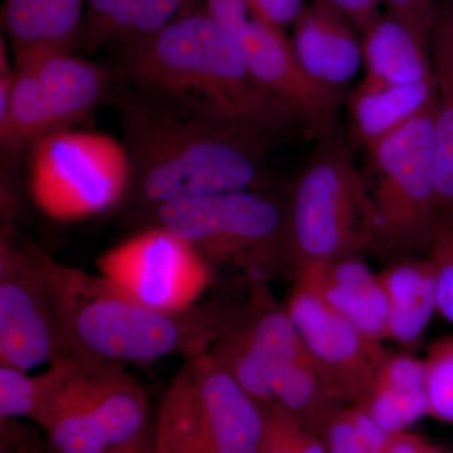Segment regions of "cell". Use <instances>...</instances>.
<instances>
[{
    "label": "cell",
    "instance_id": "obj_1",
    "mask_svg": "<svg viewBox=\"0 0 453 453\" xmlns=\"http://www.w3.org/2000/svg\"><path fill=\"white\" fill-rule=\"evenodd\" d=\"M107 100L119 113L131 162L125 202L151 217L179 199L258 190L266 184L270 140L113 79Z\"/></svg>",
    "mask_w": 453,
    "mask_h": 453
},
{
    "label": "cell",
    "instance_id": "obj_39",
    "mask_svg": "<svg viewBox=\"0 0 453 453\" xmlns=\"http://www.w3.org/2000/svg\"><path fill=\"white\" fill-rule=\"evenodd\" d=\"M423 453H449L445 451V449H440V447L432 445V443H427L426 446L425 451Z\"/></svg>",
    "mask_w": 453,
    "mask_h": 453
},
{
    "label": "cell",
    "instance_id": "obj_30",
    "mask_svg": "<svg viewBox=\"0 0 453 453\" xmlns=\"http://www.w3.org/2000/svg\"><path fill=\"white\" fill-rule=\"evenodd\" d=\"M43 377L27 374L20 369L0 365V417L2 421L32 419L40 403Z\"/></svg>",
    "mask_w": 453,
    "mask_h": 453
},
{
    "label": "cell",
    "instance_id": "obj_11",
    "mask_svg": "<svg viewBox=\"0 0 453 453\" xmlns=\"http://www.w3.org/2000/svg\"><path fill=\"white\" fill-rule=\"evenodd\" d=\"M77 360L27 246L0 243V365L29 372Z\"/></svg>",
    "mask_w": 453,
    "mask_h": 453
},
{
    "label": "cell",
    "instance_id": "obj_14",
    "mask_svg": "<svg viewBox=\"0 0 453 453\" xmlns=\"http://www.w3.org/2000/svg\"><path fill=\"white\" fill-rule=\"evenodd\" d=\"M16 55L26 56L35 67L50 131L71 129L109 97L113 81L110 67L52 47L18 50Z\"/></svg>",
    "mask_w": 453,
    "mask_h": 453
},
{
    "label": "cell",
    "instance_id": "obj_10",
    "mask_svg": "<svg viewBox=\"0 0 453 453\" xmlns=\"http://www.w3.org/2000/svg\"><path fill=\"white\" fill-rule=\"evenodd\" d=\"M211 265L192 244L157 225L98 258L100 275L146 306L178 311L196 305Z\"/></svg>",
    "mask_w": 453,
    "mask_h": 453
},
{
    "label": "cell",
    "instance_id": "obj_20",
    "mask_svg": "<svg viewBox=\"0 0 453 453\" xmlns=\"http://www.w3.org/2000/svg\"><path fill=\"white\" fill-rule=\"evenodd\" d=\"M438 103L437 80L408 85H362L350 97L357 142L372 148Z\"/></svg>",
    "mask_w": 453,
    "mask_h": 453
},
{
    "label": "cell",
    "instance_id": "obj_23",
    "mask_svg": "<svg viewBox=\"0 0 453 453\" xmlns=\"http://www.w3.org/2000/svg\"><path fill=\"white\" fill-rule=\"evenodd\" d=\"M155 453H219L193 383L189 362L173 381L157 416Z\"/></svg>",
    "mask_w": 453,
    "mask_h": 453
},
{
    "label": "cell",
    "instance_id": "obj_40",
    "mask_svg": "<svg viewBox=\"0 0 453 453\" xmlns=\"http://www.w3.org/2000/svg\"><path fill=\"white\" fill-rule=\"evenodd\" d=\"M311 3H330L329 0H311Z\"/></svg>",
    "mask_w": 453,
    "mask_h": 453
},
{
    "label": "cell",
    "instance_id": "obj_37",
    "mask_svg": "<svg viewBox=\"0 0 453 453\" xmlns=\"http://www.w3.org/2000/svg\"><path fill=\"white\" fill-rule=\"evenodd\" d=\"M104 453H155L154 441H151L148 432L144 431L129 442L112 447Z\"/></svg>",
    "mask_w": 453,
    "mask_h": 453
},
{
    "label": "cell",
    "instance_id": "obj_25",
    "mask_svg": "<svg viewBox=\"0 0 453 453\" xmlns=\"http://www.w3.org/2000/svg\"><path fill=\"white\" fill-rule=\"evenodd\" d=\"M440 91L436 119V187L438 217L453 220V55L436 56Z\"/></svg>",
    "mask_w": 453,
    "mask_h": 453
},
{
    "label": "cell",
    "instance_id": "obj_26",
    "mask_svg": "<svg viewBox=\"0 0 453 453\" xmlns=\"http://www.w3.org/2000/svg\"><path fill=\"white\" fill-rule=\"evenodd\" d=\"M319 436L327 453H384L390 437L357 404L336 405Z\"/></svg>",
    "mask_w": 453,
    "mask_h": 453
},
{
    "label": "cell",
    "instance_id": "obj_31",
    "mask_svg": "<svg viewBox=\"0 0 453 453\" xmlns=\"http://www.w3.org/2000/svg\"><path fill=\"white\" fill-rule=\"evenodd\" d=\"M429 259L437 275V311L453 324V220L438 223Z\"/></svg>",
    "mask_w": 453,
    "mask_h": 453
},
{
    "label": "cell",
    "instance_id": "obj_15",
    "mask_svg": "<svg viewBox=\"0 0 453 453\" xmlns=\"http://www.w3.org/2000/svg\"><path fill=\"white\" fill-rule=\"evenodd\" d=\"M296 282L318 295L360 332L375 340L387 339L388 300L378 273L362 255L296 266Z\"/></svg>",
    "mask_w": 453,
    "mask_h": 453
},
{
    "label": "cell",
    "instance_id": "obj_38",
    "mask_svg": "<svg viewBox=\"0 0 453 453\" xmlns=\"http://www.w3.org/2000/svg\"><path fill=\"white\" fill-rule=\"evenodd\" d=\"M436 22L442 23L443 26L449 27V29L452 28L453 31V9L451 12H449L442 19H436Z\"/></svg>",
    "mask_w": 453,
    "mask_h": 453
},
{
    "label": "cell",
    "instance_id": "obj_12",
    "mask_svg": "<svg viewBox=\"0 0 453 453\" xmlns=\"http://www.w3.org/2000/svg\"><path fill=\"white\" fill-rule=\"evenodd\" d=\"M295 326L325 392L338 404H357L372 388L389 351L296 282L288 303Z\"/></svg>",
    "mask_w": 453,
    "mask_h": 453
},
{
    "label": "cell",
    "instance_id": "obj_3",
    "mask_svg": "<svg viewBox=\"0 0 453 453\" xmlns=\"http://www.w3.org/2000/svg\"><path fill=\"white\" fill-rule=\"evenodd\" d=\"M55 305L77 360L148 363L170 356L207 353L235 309L222 301L178 311L146 306L105 277L65 267L27 244Z\"/></svg>",
    "mask_w": 453,
    "mask_h": 453
},
{
    "label": "cell",
    "instance_id": "obj_36",
    "mask_svg": "<svg viewBox=\"0 0 453 453\" xmlns=\"http://www.w3.org/2000/svg\"><path fill=\"white\" fill-rule=\"evenodd\" d=\"M7 449L3 453H42L37 442L29 437L28 434H23V432H16V429L9 432L7 429Z\"/></svg>",
    "mask_w": 453,
    "mask_h": 453
},
{
    "label": "cell",
    "instance_id": "obj_29",
    "mask_svg": "<svg viewBox=\"0 0 453 453\" xmlns=\"http://www.w3.org/2000/svg\"><path fill=\"white\" fill-rule=\"evenodd\" d=\"M429 414L453 425V334L436 340L425 359Z\"/></svg>",
    "mask_w": 453,
    "mask_h": 453
},
{
    "label": "cell",
    "instance_id": "obj_9",
    "mask_svg": "<svg viewBox=\"0 0 453 453\" xmlns=\"http://www.w3.org/2000/svg\"><path fill=\"white\" fill-rule=\"evenodd\" d=\"M231 35L259 82L318 135L330 136L338 113V91L316 82L301 68L285 31L251 0H201Z\"/></svg>",
    "mask_w": 453,
    "mask_h": 453
},
{
    "label": "cell",
    "instance_id": "obj_21",
    "mask_svg": "<svg viewBox=\"0 0 453 453\" xmlns=\"http://www.w3.org/2000/svg\"><path fill=\"white\" fill-rule=\"evenodd\" d=\"M86 0H4L2 27L14 52L52 47L73 50L82 44Z\"/></svg>",
    "mask_w": 453,
    "mask_h": 453
},
{
    "label": "cell",
    "instance_id": "obj_35",
    "mask_svg": "<svg viewBox=\"0 0 453 453\" xmlns=\"http://www.w3.org/2000/svg\"><path fill=\"white\" fill-rule=\"evenodd\" d=\"M427 443L422 437L404 431L389 437L384 453H423Z\"/></svg>",
    "mask_w": 453,
    "mask_h": 453
},
{
    "label": "cell",
    "instance_id": "obj_6",
    "mask_svg": "<svg viewBox=\"0 0 453 453\" xmlns=\"http://www.w3.org/2000/svg\"><path fill=\"white\" fill-rule=\"evenodd\" d=\"M288 219L290 258L296 266L372 249L371 186L347 150L329 145L310 160L292 193Z\"/></svg>",
    "mask_w": 453,
    "mask_h": 453
},
{
    "label": "cell",
    "instance_id": "obj_18",
    "mask_svg": "<svg viewBox=\"0 0 453 453\" xmlns=\"http://www.w3.org/2000/svg\"><path fill=\"white\" fill-rule=\"evenodd\" d=\"M427 43L389 12L363 33L365 85H408L436 79Z\"/></svg>",
    "mask_w": 453,
    "mask_h": 453
},
{
    "label": "cell",
    "instance_id": "obj_24",
    "mask_svg": "<svg viewBox=\"0 0 453 453\" xmlns=\"http://www.w3.org/2000/svg\"><path fill=\"white\" fill-rule=\"evenodd\" d=\"M271 395L273 403L296 414L318 434L338 405L325 392L314 363L303 345L290 365L280 372Z\"/></svg>",
    "mask_w": 453,
    "mask_h": 453
},
{
    "label": "cell",
    "instance_id": "obj_17",
    "mask_svg": "<svg viewBox=\"0 0 453 453\" xmlns=\"http://www.w3.org/2000/svg\"><path fill=\"white\" fill-rule=\"evenodd\" d=\"M357 27L332 3H311L294 23L291 44L297 61L316 82L338 91L365 61Z\"/></svg>",
    "mask_w": 453,
    "mask_h": 453
},
{
    "label": "cell",
    "instance_id": "obj_28",
    "mask_svg": "<svg viewBox=\"0 0 453 453\" xmlns=\"http://www.w3.org/2000/svg\"><path fill=\"white\" fill-rule=\"evenodd\" d=\"M262 412L259 453H327L321 437L296 414L276 403L262 404Z\"/></svg>",
    "mask_w": 453,
    "mask_h": 453
},
{
    "label": "cell",
    "instance_id": "obj_27",
    "mask_svg": "<svg viewBox=\"0 0 453 453\" xmlns=\"http://www.w3.org/2000/svg\"><path fill=\"white\" fill-rule=\"evenodd\" d=\"M387 434H401L429 414L427 388H399L374 381L357 403Z\"/></svg>",
    "mask_w": 453,
    "mask_h": 453
},
{
    "label": "cell",
    "instance_id": "obj_16",
    "mask_svg": "<svg viewBox=\"0 0 453 453\" xmlns=\"http://www.w3.org/2000/svg\"><path fill=\"white\" fill-rule=\"evenodd\" d=\"M203 412L219 453H259L262 404L210 351L188 360Z\"/></svg>",
    "mask_w": 453,
    "mask_h": 453
},
{
    "label": "cell",
    "instance_id": "obj_4",
    "mask_svg": "<svg viewBox=\"0 0 453 453\" xmlns=\"http://www.w3.org/2000/svg\"><path fill=\"white\" fill-rule=\"evenodd\" d=\"M145 389L120 363L65 360L43 372L31 421L53 453H104L145 431Z\"/></svg>",
    "mask_w": 453,
    "mask_h": 453
},
{
    "label": "cell",
    "instance_id": "obj_7",
    "mask_svg": "<svg viewBox=\"0 0 453 453\" xmlns=\"http://www.w3.org/2000/svg\"><path fill=\"white\" fill-rule=\"evenodd\" d=\"M33 202L50 219L96 216L125 201L131 162L124 142L103 133L50 131L27 145Z\"/></svg>",
    "mask_w": 453,
    "mask_h": 453
},
{
    "label": "cell",
    "instance_id": "obj_13",
    "mask_svg": "<svg viewBox=\"0 0 453 453\" xmlns=\"http://www.w3.org/2000/svg\"><path fill=\"white\" fill-rule=\"evenodd\" d=\"M303 348L288 306L256 280L210 353L259 404L273 403V383Z\"/></svg>",
    "mask_w": 453,
    "mask_h": 453
},
{
    "label": "cell",
    "instance_id": "obj_5",
    "mask_svg": "<svg viewBox=\"0 0 453 453\" xmlns=\"http://www.w3.org/2000/svg\"><path fill=\"white\" fill-rule=\"evenodd\" d=\"M438 103L372 148V249L410 258L431 250L440 217L436 187Z\"/></svg>",
    "mask_w": 453,
    "mask_h": 453
},
{
    "label": "cell",
    "instance_id": "obj_2",
    "mask_svg": "<svg viewBox=\"0 0 453 453\" xmlns=\"http://www.w3.org/2000/svg\"><path fill=\"white\" fill-rule=\"evenodd\" d=\"M110 68L113 79L268 140L299 121L258 81L231 35L203 5L122 44L118 64Z\"/></svg>",
    "mask_w": 453,
    "mask_h": 453
},
{
    "label": "cell",
    "instance_id": "obj_8",
    "mask_svg": "<svg viewBox=\"0 0 453 453\" xmlns=\"http://www.w3.org/2000/svg\"><path fill=\"white\" fill-rule=\"evenodd\" d=\"M150 219L210 265L232 264L258 276L290 257L288 211L259 190L179 199L160 205Z\"/></svg>",
    "mask_w": 453,
    "mask_h": 453
},
{
    "label": "cell",
    "instance_id": "obj_34",
    "mask_svg": "<svg viewBox=\"0 0 453 453\" xmlns=\"http://www.w3.org/2000/svg\"><path fill=\"white\" fill-rule=\"evenodd\" d=\"M345 17L365 33L380 16L378 0H329Z\"/></svg>",
    "mask_w": 453,
    "mask_h": 453
},
{
    "label": "cell",
    "instance_id": "obj_32",
    "mask_svg": "<svg viewBox=\"0 0 453 453\" xmlns=\"http://www.w3.org/2000/svg\"><path fill=\"white\" fill-rule=\"evenodd\" d=\"M387 12L399 18L426 43L436 23V7L434 0H378Z\"/></svg>",
    "mask_w": 453,
    "mask_h": 453
},
{
    "label": "cell",
    "instance_id": "obj_19",
    "mask_svg": "<svg viewBox=\"0 0 453 453\" xmlns=\"http://www.w3.org/2000/svg\"><path fill=\"white\" fill-rule=\"evenodd\" d=\"M389 312L387 339L416 344L437 311V275L431 259L402 258L378 273Z\"/></svg>",
    "mask_w": 453,
    "mask_h": 453
},
{
    "label": "cell",
    "instance_id": "obj_22",
    "mask_svg": "<svg viewBox=\"0 0 453 453\" xmlns=\"http://www.w3.org/2000/svg\"><path fill=\"white\" fill-rule=\"evenodd\" d=\"M83 46L148 37L173 20L192 13L196 0H86Z\"/></svg>",
    "mask_w": 453,
    "mask_h": 453
},
{
    "label": "cell",
    "instance_id": "obj_33",
    "mask_svg": "<svg viewBox=\"0 0 453 453\" xmlns=\"http://www.w3.org/2000/svg\"><path fill=\"white\" fill-rule=\"evenodd\" d=\"M251 3L268 20L282 29L294 26L306 7L305 0H251Z\"/></svg>",
    "mask_w": 453,
    "mask_h": 453
}]
</instances>
